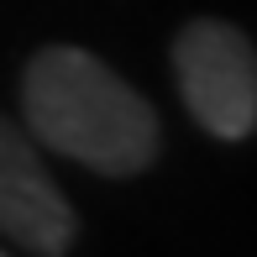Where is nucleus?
I'll list each match as a JSON object with an SVG mask.
<instances>
[{"instance_id": "nucleus-1", "label": "nucleus", "mask_w": 257, "mask_h": 257, "mask_svg": "<svg viewBox=\"0 0 257 257\" xmlns=\"http://www.w3.org/2000/svg\"><path fill=\"white\" fill-rule=\"evenodd\" d=\"M21 115L32 142L84 163L105 179H137L158 163L163 126L142 89H132L105 58L53 42L32 53L21 74Z\"/></svg>"}, {"instance_id": "nucleus-2", "label": "nucleus", "mask_w": 257, "mask_h": 257, "mask_svg": "<svg viewBox=\"0 0 257 257\" xmlns=\"http://www.w3.org/2000/svg\"><path fill=\"white\" fill-rule=\"evenodd\" d=\"M173 84L194 121L220 142L257 132V42L236 21L194 16L173 37Z\"/></svg>"}, {"instance_id": "nucleus-3", "label": "nucleus", "mask_w": 257, "mask_h": 257, "mask_svg": "<svg viewBox=\"0 0 257 257\" xmlns=\"http://www.w3.org/2000/svg\"><path fill=\"white\" fill-rule=\"evenodd\" d=\"M0 231L32 257H63L79 236V215L48 173L32 132L0 115Z\"/></svg>"}, {"instance_id": "nucleus-4", "label": "nucleus", "mask_w": 257, "mask_h": 257, "mask_svg": "<svg viewBox=\"0 0 257 257\" xmlns=\"http://www.w3.org/2000/svg\"><path fill=\"white\" fill-rule=\"evenodd\" d=\"M0 257H6V252H0Z\"/></svg>"}]
</instances>
